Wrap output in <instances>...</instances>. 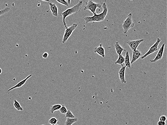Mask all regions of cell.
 <instances>
[{"mask_svg": "<svg viewBox=\"0 0 167 125\" xmlns=\"http://www.w3.org/2000/svg\"><path fill=\"white\" fill-rule=\"evenodd\" d=\"M10 10V8L9 7H6L3 9L0 10V17L4 15L5 13H7Z\"/></svg>", "mask_w": 167, "mask_h": 125, "instance_id": "obj_24", "label": "cell"}, {"mask_svg": "<svg viewBox=\"0 0 167 125\" xmlns=\"http://www.w3.org/2000/svg\"><path fill=\"white\" fill-rule=\"evenodd\" d=\"M32 75H31V74L28 75V76L26 77L25 79H24L22 80V81H21L20 82L18 83L16 85L12 87L11 88L7 90V92H9L11 91V90H13V89H15L20 88L21 87H22L25 84L27 80H28V79H29L30 77H32Z\"/></svg>", "mask_w": 167, "mask_h": 125, "instance_id": "obj_9", "label": "cell"}, {"mask_svg": "<svg viewBox=\"0 0 167 125\" xmlns=\"http://www.w3.org/2000/svg\"><path fill=\"white\" fill-rule=\"evenodd\" d=\"M56 1L59 3L65 5V6H68L70 5L71 1L70 0H56Z\"/></svg>", "mask_w": 167, "mask_h": 125, "instance_id": "obj_20", "label": "cell"}, {"mask_svg": "<svg viewBox=\"0 0 167 125\" xmlns=\"http://www.w3.org/2000/svg\"><path fill=\"white\" fill-rule=\"evenodd\" d=\"M13 105H14V107L17 110L19 111H22L23 110V108L21 106L20 104L16 99H15L14 100Z\"/></svg>", "mask_w": 167, "mask_h": 125, "instance_id": "obj_18", "label": "cell"}, {"mask_svg": "<svg viewBox=\"0 0 167 125\" xmlns=\"http://www.w3.org/2000/svg\"><path fill=\"white\" fill-rule=\"evenodd\" d=\"M144 41V39H141L128 41L126 43L129 46L132 51H134L137 50V49L139 45L142 42Z\"/></svg>", "mask_w": 167, "mask_h": 125, "instance_id": "obj_7", "label": "cell"}, {"mask_svg": "<svg viewBox=\"0 0 167 125\" xmlns=\"http://www.w3.org/2000/svg\"><path fill=\"white\" fill-rule=\"evenodd\" d=\"M49 5L52 15L55 17H57L59 13H58V8L57 5L55 4L50 2L49 3Z\"/></svg>", "mask_w": 167, "mask_h": 125, "instance_id": "obj_13", "label": "cell"}, {"mask_svg": "<svg viewBox=\"0 0 167 125\" xmlns=\"http://www.w3.org/2000/svg\"><path fill=\"white\" fill-rule=\"evenodd\" d=\"M114 47H115V49H116V52L117 55H122V52L124 51H126L125 49H124L122 46L120 45L119 42H116L114 44Z\"/></svg>", "mask_w": 167, "mask_h": 125, "instance_id": "obj_14", "label": "cell"}, {"mask_svg": "<svg viewBox=\"0 0 167 125\" xmlns=\"http://www.w3.org/2000/svg\"><path fill=\"white\" fill-rule=\"evenodd\" d=\"M103 10L102 12L100 14L96 13L92 16H86L84 18V20L87 23L91 22H99L105 20L108 12V8L106 3H103L102 4Z\"/></svg>", "mask_w": 167, "mask_h": 125, "instance_id": "obj_1", "label": "cell"}, {"mask_svg": "<svg viewBox=\"0 0 167 125\" xmlns=\"http://www.w3.org/2000/svg\"><path fill=\"white\" fill-rule=\"evenodd\" d=\"M2 72V69L0 68V75L1 74Z\"/></svg>", "mask_w": 167, "mask_h": 125, "instance_id": "obj_28", "label": "cell"}, {"mask_svg": "<svg viewBox=\"0 0 167 125\" xmlns=\"http://www.w3.org/2000/svg\"><path fill=\"white\" fill-rule=\"evenodd\" d=\"M49 56V54L47 52H44L42 55V57L44 59H47L48 58Z\"/></svg>", "mask_w": 167, "mask_h": 125, "instance_id": "obj_26", "label": "cell"}, {"mask_svg": "<svg viewBox=\"0 0 167 125\" xmlns=\"http://www.w3.org/2000/svg\"><path fill=\"white\" fill-rule=\"evenodd\" d=\"M102 5L100 3H97L94 2L92 1H88L85 3V5L84 8V10H89L93 13L95 14L96 10L97 8H101Z\"/></svg>", "mask_w": 167, "mask_h": 125, "instance_id": "obj_4", "label": "cell"}, {"mask_svg": "<svg viewBox=\"0 0 167 125\" xmlns=\"http://www.w3.org/2000/svg\"><path fill=\"white\" fill-rule=\"evenodd\" d=\"M44 125V124H42V125Z\"/></svg>", "mask_w": 167, "mask_h": 125, "instance_id": "obj_29", "label": "cell"}, {"mask_svg": "<svg viewBox=\"0 0 167 125\" xmlns=\"http://www.w3.org/2000/svg\"><path fill=\"white\" fill-rule=\"evenodd\" d=\"M124 62L125 65V66L130 69L131 68V65L130 64V56L129 52H126L125 54V56L124 58Z\"/></svg>", "mask_w": 167, "mask_h": 125, "instance_id": "obj_15", "label": "cell"}, {"mask_svg": "<svg viewBox=\"0 0 167 125\" xmlns=\"http://www.w3.org/2000/svg\"><path fill=\"white\" fill-rule=\"evenodd\" d=\"M165 45V43H163V44H162V46H161V47H160V49H159V51H158L157 55H156L154 59H153V60H150V61L151 62L155 63L156 62L160 60H161V59H162L163 56V54H164V53Z\"/></svg>", "mask_w": 167, "mask_h": 125, "instance_id": "obj_8", "label": "cell"}, {"mask_svg": "<svg viewBox=\"0 0 167 125\" xmlns=\"http://www.w3.org/2000/svg\"><path fill=\"white\" fill-rule=\"evenodd\" d=\"M83 3V1H79L77 4L72 7L67 9L62 13L63 23L66 28L67 27L66 21V18L70 15L77 14L79 13L82 9Z\"/></svg>", "mask_w": 167, "mask_h": 125, "instance_id": "obj_2", "label": "cell"}, {"mask_svg": "<svg viewBox=\"0 0 167 125\" xmlns=\"http://www.w3.org/2000/svg\"><path fill=\"white\" fill-rule=\"evenodd\" d=\"M135 24L133 22L132 19V14L130 13L124 21L123 22L122 27L124 33L126 34L130 29L135 26Z\"/></svg>", "mask_w": 167, "mask_h": 125, "instance_id": "obj_3", "label": "cell"}, {"mask_svg": "<svg viewBox=\"0 0 167 125\" xmlns=\"http://www.w3.org/2000/svg\"><path fill=\"white\" fill-rule=\"evenodd\" d=\"M61 105L59 104H57L51 105L50 108V112L51 113L53 114L55 111H59L61 107Z\"/></svg>", "mask_w": 167, "mask_h": 125, "instance_id": "obj_16", "label": "cell"}, {"mask_svg": "<svg viewBox=\"0 0 167 125\" xmlns=\"http://www.w3.org/2000/svg\"><path fill=\"white\" fill-rule=\"evenodd\" d=\"M157 125H166V122H162V121H159L157 122Z\"/></svg>", "mask_w": 167, "mask_h": 125, "instance_id": "obj_27", "label": "cell"}, {"mask_svg": "<svg viewBox=\"0 0 167 125\" xmlns=\"http://www.w3.org/2000/svg\"><path fill=\"white\" fill-rule=\"evenodd\" d=\"M78 118H66L65 125H72L74 123L78 122Z\"/></svg>", "mask_w": 167, "mask_h": 125, "instance_id": "obj_17", "label": "cell"}, {"mask_svg": "<svg viewBox=\"0 0 167 125\" xmlns=\"http://www.w3.org/2000/svg\"><path fill=\"white\" fill-rule=\"evenodd\" d=\"M122 68L120 69L119 71V78L121 81L122 83H126V81L125 80V70L126 67L122 66Z\"/></svg>", "mask_w": 167, "mask_h": 125, "instance_id": "obj_10", "label": "cell"}, {"mask_svg": "<svg viewBox=\"0 0 167 125\" xmlns=\"http://www.w3.org/2000/svg\"><path fill=\"white\" fill-rule=\"evenodd\" d=\"M78 26V24L73 23L71 26L66 28L62 40V43H65L67 41L68 39L72 35L73 31L76 29Z\"/></svg>", "mask_w": 167, "mask_h": 125, "instance_id": "obj_5", "label": "cell"}, {"mask_svg": "<svg viewBox=\"0 0 167 125\" xmlns=\"http://www.w3.org/2000/svg\"><path fill=\"white\" fill-rule=\"evenodd\" d=\"M161 41V39H160L159 38H157L156 41L155 42L154 44L150 47L148 51L147 52L145 55L141 57V59H144L145 58H146L147 56L152 54L153 53H154L156 52L157 51L158 49V46H159V44H160Z\"/></svg>", "mask_w": 167, "mask_h": 125, "instance_id": "obj_6", "label": "cell"}, {"mask_svg": "<svg viewBox=\"0 0 167 125\" xmlns=\"http://www.w3.org/2000/svg\"><path fill=\"white\" fill-rule=\"evenodd\" d=\"M56 125H58V124H56Z\"/></svg>", "mask_w": 167, "mask_h": 125, "instance_id": "obj_30", "label": "cell"}, {"mask_svg": "<svg viewBox=\"0 0 167 125\" xmlns=\"http://www.w3.org/2000/svg\"><path fill=\"white\" fill-rule=\"evenodd\" d=\"M167 118L165 115H162L160 118V121L162 122H165L166 121Z\"/></svg>", "mask_w": 167, "mask_h": 125, "instance_id": "obj_25", "label": "cell"}, {"mask_svg": "<svg viewBox=\"0 0 167 125\" xmlns=\"http://www.w3.org/2000/svg\"><path fill=\"white\" fill-rule=\"evenodd\" d=\"M65 116L66 118H76L75 115H73L70 110H67V112L65 115Z\"/></svg>", "mask_w": 167, "mask_h": 125, "instance_id": "obj_22", "label": "cell"}, {"mask_svg": "<svg viewBox=\"0 0 167 125\" xmlns=\"http://www.w3.org/2000/svg\"><path fill=\"white\" fill-rule=\"evenodd\" d=\"M59 120L55 117H52L50 118L48 121V123L51 125H56L57 124Z\"/></svg>", "mask_w": 167, "mask_h": 125, "instance_id": "obj_21", "label": "cell"}, {"mask_svg": "<svg viewBox=\"0 0 167 125\" xmlns=\"http://www.w3.org/2000/svg\"><path fill=\"white\" fill-rule=\"evenodd\" d=\"M142 53L141 51L138 50H136L135 51H133L132 58L131 60L130 61L131 65L134 62L136 61L141 57Z\"/></svg>", "mask_w": 167, "mask_h": 125, "instance_id": "obj_12", "label": "cell"}, {"mask_svg": "<svg viewBox=\"0 0 167 125\" xmlns=\"http://www.w3.org/2000/svg\"><path fill=\"white\" fill-rule=\"evenodd\" d=\"M124 62V57L122 55H119L117 60L115 62L116 64L122 65L123 66V64Z\"/></svg>", "mask_w": 167, "mask_h": 125, "instance_id": "obj_19", "label": "cell"}, {"mask_svg": "<svg viewBox=\"0 0 167 125\" xmlns=\"http://www.w3.org/2000/svg\"><path fill=\"white\" fill-rule=\"evenodd\" d=\"M59 111L61 114L65 115L67 112V110L65 105H62Z\"/></svg>", "mask_w": 167, "mask_h": 125, "instance_id": "obj_23", "label": "cell"}, {"mask_svg": "<svg viewBox=\"0 0 167 125\" xmlns=\"http://www.w3.org/2000/svg\"><path fill=\"white\" fill-rule=\"evenodd\" d=\"M94 53H97L98 55L102 56L103 58H104L105 56V48L103 47L102 44H100L98 46L94 48Z\"/></svg>", "mask_w": 167, "mask_h": 125, "instance_id": "obj_11", "label": "cell"}]
</instances>
